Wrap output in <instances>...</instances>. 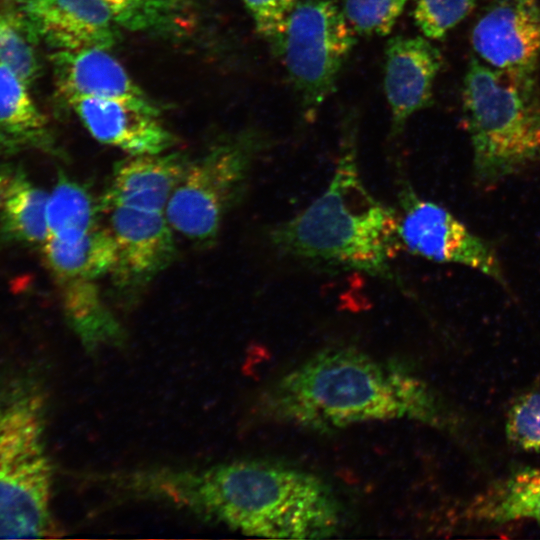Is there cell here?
I'll use <instances>...</instances> for the list:
<instances>
[{
	"mask_svg": "<svg viewBox=\"0 0 540 540\" xmlns=\"http://www.w3.org/2000/svg\"><path fill=\"white\" fill-rule=\"evenodd\" d=\"M119 25L130 29L155 27L169 15L172 0H102Z\"/></svg>",
	"mask_w": 540,
	"mask_h": 540,
	"instance_id": "484cf974",
	"label": "cell"
},
{
	"mask_svg": "<svg viewBox=\"0 0 540 540\" xmlns=\"http://www.w3.org/2000/svg\"><path fill=\"white\" fill-rule=\"evenodd\" d=\"M107 50L54 51L52 63L60 95L68 102L77 97L116 100L159 116V108Z\"/></svg>",
	"mask_w": 540,
	"mask_h": 540,
	"instance_id": "8fae6325",
	"label": "cell"
},
{
	"mask_svg": "<svg viewBox=\"0 0 540 540\" xmlns=\"http://www.w3.org/2000/svg\"><path fill=\"white\" fill-rule=\"evenodd\" d=\"M41 250L52 278L84 275L99 279L112 273L117 260L114 240L101 226L80 236L47 237Z\"/></svg>",
	"mask_w": 540,
	"mask_h": 540,
	"instance_id": "d6986e66",
	"label": "cell"
},
{
	"mask_svg": "<svg viewBox=\"0 0 540 540\" xmlns=\"http://www.w3.org/2000/svg\"><path fill=\"white\" fill-rule=\"evenodd\" d=\"M469 511L485 524L530 519L540 525V468L515 470L477 496Z\"/></svg>",
	"mask_w": 540,
	"mask_h": 540,
	"instance_id": "ac0fdd59",
	"label": "cell"
},
{
	"mask_svg": "<svg viewBox=\"0 0 540 540\" xmlns=\"http://www.w3.org/2000/svg\"><path fill=\"white\" fill-rule=\"evenodd\" d=\"M398 227L399 212L377 199L362 180L356 132L348 125L325 190L271 228L269 240L294 260L395 280L392 262L403 250Z\"/></svg>",
	"mask_w": 540,
	"mask_h": 540,
	"instance_id": "7a4b0ae2",
	"label": "cell"
},
{
	"mask_svg": "<svg viewBox=\"0 0 540 540\" xmlns=\"http://www.w3.org/2000/svg\"><path fill=\"white\" fill-rule=\"evenodd\" d=\"M40 43L22 0H0V65L29 87L40 75Z\"/></svg>",
	"mask_w": 540,
	"mask_h": 540,
	"instance_id": "ffe728a7",
	"label": "cell"
},
{
	"mask_svg": "<svg viewBox=\"0 0 540 540\" xmlns=\"http://www.w3.org/2000/svg\"><path fill=\"white\" fill-rule=\"evenodd\" d=\"M477 58L517 79H536L540 60V1L491 0L474 24Z\"/></svg>",
	"mask_w": 540,
	"mask_h": 540,
	"instance_id": "ba28073f",
	"label": "cell"
},
{
	"mask_svg": "<svg viewBox=\"0 0 540 540\" xmlns=\"http://www.w3.org/2000/svg\"><path fill=\"white\" fill-rule=\"evenodd\" d=\"M408 0H344L343 15L353 31L365 36L390 34Z\"/></svg>",
	"mask_w": 540,
	"mask_h": 540,
	"instance_id": "7402d4cb",
	"label": "cell"
},
{
	"mask_svg": "<svg viewBox=\"0 0 540 540\" xmlns=\"http://www.w3.org/2000/svg\"><path fill=\"white\" fill-rule=\"evenodd\" d=\"M476 180L492 185L540 162L536 79L507 76L472 57L462 89Z\"/></svg>",
	"mask_w": 540,
	"mask_h": 540,
	"instance_id": "277c9868",
	"label": "cell"
},
{
	"mask_svg": "<svg viewBox=\"0 0 540 540\" xmlns=\"http://www.w3.org/2000/svg\"><path fill=\"white\" fill-rule=\"evenodd\" d=\"M442 65L440 50L426 37L396 36L388 41L384 92L394 135L403 130L413 114L430 104Z\"/></svg>",
	"mask_w": 540,
	"mask_h": 540,
	"instance_id": "30bf717a",
	"label": "cell"
},
{
	"mask_svg": "<svg viewBox=\"0 0 540 540\" xmlns=\"http://www.w3.org/2000/svg\"><path fill=\"white\" fill-rule=\"evenodd\" d=\"M104 214L117 252L111 274L120 284L148 282L171 263L176 249L165 213L114 207Z\"/></svg>",
	"mask_w": 540,
	"mask_h": 540,
	"instance_id": "9c48e42d",
	"label": "cell"
},
{
	"mask_svg": "<svg viewBox=\"0 0 540 540\" xmlns=\"http://www.w3.org/2000/svg\"><path fill=\"white\" fill-rule=\"evenodd\" d=\"M477 0H418L414 20L429 40H441L475 8Z\"/></svg>",
	"mask_w": 540,
	"mask_h": 540,
	"instance_id": "603a6c76",
	"label": "cell"
},
{
	"mask_svg": "<svg viewBox=\"0 0 540 540\" xmlns=\"http://www.w3.org/2000/svg\"><path fill=\"white\" fill-rule=\"evenodd\" d=\"M48 195L20 165L0 164V238L41 248L48 237Z\"/></svg>",
	"mask_w": 540,
	"mask_h": 540,
	"instance_id": "9a60e30c",
	"label": "cell"
},
{
	"mask_svg": "<svg viewBox=\"0 0 540 540\" xmlns=\"http://www.w3.org/2000/svg\"><path fill=\"white\" fill-rule=\"evenodd\" d=\"M47 402L32 377L0 383V539L53 538Z\"/></svg>",
	"mask_w": 540,
	"mask_h": 540,
	"instance_id": "3957f363",
	"label": "cell"
},
{
	"mask_svg": "<svg viewBox=\"0 0 540 540\" xmlns=\"http://www.w3.org/2000/svg\"><path fill=\"white\" fill-rule=\"evenodd\" d=\"M99 203L89 190L63 172L48 195L46 221L48 237L84 235L98 227Z\"/></svg>",
	"mask_w": 540,
	"mask_h": 540,
	"instance_id": "44dd1931",
	"label": "cell"
},
{
	"mask_svg": "<svg viewBox=\"0 0 540 540\" xmlns=\"http://www.w3.org/2000/svg\"><path fill=\"white\" fill-rule=\"evenodd\" d=\"M355 42V32L332 0L297 3L278 55L308 117L315 115L333 92Z\"/></svg>",
	"mask_w": 540,
	"mask_h": 540,
	"instance_id": "8992f818",
	"label": "cell"
},
{
	"mask_svg": "<svg viewBox=\"0 0 540 540\" xmlns=\"http://www.w3.org/2000/svg\"><path fill=\"white\" fill-rule=\"evenodd\" d=\"M68 103L94 139L129 155L163 153L175 143L158 116L126 103L93 97Z\"/></svg>",
	"mask_w": 540,
	"mask_h": 540,
	"instance_id": "5bb4252c",
	"label": "cell"
},
{
	"mask_svg": "<svg viewBox=\"0 0 540 540\" xmlns=\"http://www.w3.org/2000/svg\"><path fill=\"white\" fill-rule=\"evenodd\" d=\"M262 143L261 137L244 134L188 162L165 209L172 229L194 242L212 241L241 195Z\"/></svg>",
	"mask_w": 540,
	"mask_h": 540,
	"instance_id": "5b68a950",
	"label": "cell"
},
{
	"mask_svg": "<svg viewBox=\"0 0 540 540\" xmlns=\"http://www.w3.org/2000/svg\"><path fill=\"white\" fill-rule=\"evenodd\" d=\"M41 42L55 51L98 47L116 42L119 25L102 0H22Z\"/></svg>",
	"mask_w": 540,
	"mask_h": 540,
	"instance_id": "7c38bea8",
	"label": "cell"
},
{
	"mask_svg": "<svg viewBox=\"0 0 540 540\" xmlns=\"http://www.w3.org/2000/svg\"><path fill=\"white\" fill-rule=\"evenodd\" d=\"M510 443L530 452H540V389L517 397L508 410L505 425Z\"/></svg>",
	"mask_w": 540,
	"mask_h": 540,
	"instance_id": "cb8c5ba5",
	"label": "cell"
},
{
	"mask_svg": "<svg viewBox=\"0 0 540 540\" xmlns=\"http://www.w3.org/2000/svg\"><path fill=\"white\" fill-rule=\"evenodd\" d=\"M188 162L179 152L129 155L116 163L99 201L100 212L130 207L165 213Z\"/></svg>",
	"mask_w": 540,
	"mask_h": 540,
	"instance_id": "4fadbf2b",
	"label": "cell"
},
{
	"mask_svg": "<svg viewBox=\"0 0 540 540\" xmlns=\"http://www.w3.org/2000/svg\"><path fill=\"white\" fill-rule=\"evenodd\" d=\"M258 33L265 38L277 55L280 51L286 25L297 0H243Z\"/></svg>",
	"mask_w": 540,
	"mask_h": 540,
	"instance_id": "d4e9b609",
	"label": "cell"
},
{
	"mask_svg": "<svg viewBox=\"0 0 540 540\" xmlns=\"http://www.w3.org/2000/svg\"><path fill=\"white\" fill-rule=\"evenodd\" d=\"M398 188V234L403 250L437 263L463 265L506 284L489 242L445 207L420 197L407 181L400 179Z\"/></svg>",
	"mask_w": 540,
	"mask_h": 540,
	"instance_id": "52a82bcc",
	"label": "cell"
},
{
	"mask_svg": "<svg viewBox=\"0 0 540 540\" xmlns=\"http://www.w3.org/2000/svg\"><path fill=\"white\" fill-rule=\"evenodd\" d=\"M28 88L15 73L0 65V151L37 150L59 156L47 119Z\"/></svg>",
	"mask_w": 540,
	"mask_h": 540,
	"instance_id": "2e32d148",
	"label": "cell"
},
{
	"mask_svg": "<svg viewBox=\"0 0 540 540\" xmlns=\"http://www.w3.org/2000/svg\"><path fill=\"white\" fill-rule=\"evenodd\" d=\"M257 406L268 420L321 432L375 421L411 420L440 429L450 423L417 373L348 346L316 352L284 372Z\"/></svg>",
	"mask_w": 540,
	"mask_h": 540,
	"instance_id": "6da1fadb",
	"label": "cell"
},
{
	"mask_svg": "<svg viewBox=\"0 0 540 540\" xmlns=\"http://www.w3.org/2000/svg\"><path fill=\"white\" fill-rule=\"evenodd\" d=\"M53 280L68 324L87 351L122 344L124 331L102 299L97 278L71 275Z\"/></svg>",
	"mask_w": 540,
	"mask_h": 540,
	"instance_id": "e0dca14e",
	"label": "cell"
}]
</instances>
